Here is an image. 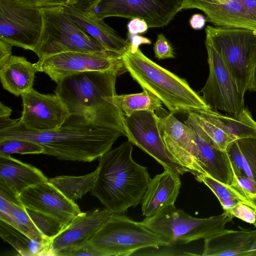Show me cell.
Returning a JSON list of instances; mask_svg holds the SVG:
<instances>
[{"label": "cell", "instance_id": "obj_2", "mask_svg": "<svg viewBox=\"0 0 256 256\" xmlns=\"http://www.w3.org/2000/svg\"><path fill=\"white\" fill-rule=\"evenodd\" d=\"M133 145L128 140L99 158L90 194L112 214H124L141 203L151 179L147 168L133 160Z\"/></svg>", "mask_w": 256, "mask_h": 256}, {"label": "cell", "instance_id": "obj_25", "mask_svg": "<svg viewBox=\"0 0 256 256\" xmlns=\"http://www.w3.org/2000/svg\"><path fill=\"white\" fill-rule=\"evenodd\" d=\"M0 236L23 256H48L50 242L32 239L8 222L0 220Z\"/></svg>", "mask_w": 256, "mask_h": 256}, {"label": "cell", "instance_id": "obj_26", "mask_svg": "<svg viewBox=\"0 0 256 256\" xmlns=\"http://www.w3.org/2000/svg\"><path fill=\"white\" fill-rule=\"evenodd\" d=\"M210 112L222 130L234 140L256 138V122L247 108L234 116L212 109Z\"/></svg>", "mask_w": 256, "mask_h": 256}, {"label": "cell", "instance_id": "obj_4", "mask_svg": "<svg viewBox=\"0 0 256 256\" xmlns=\"http://www.w3.org/2000/svg\"><path fill=\"white\" fill-rule=\"evenodd\" d=\"M123 59L132 78L142 90L157 96L172 114L211 109L185 79L150 60L139 48L133 52L129 47Z\"/></svg>", "mask_w": 256, "mask_h": 256}, {"label": "cell", "instance_id": "obj_42", "mask_svg": "<svg viewBox=\"0 0 256 256\" xmlns=\"http://www.w3.org/2000/svg\"><path fill=\"white\" fill-rule=\"evenodd\" d=\"M237 180L240 186L246 192L256 194V182L250 179L246 176L237 178Z\"/></svg>", "mask_w": 256, "mask_h": 256}, {"label": "cell", "instance_id": "obj_40", "mask_svg": "<svg viewBox=\"0 0 256 256\" xmlns=\"http://www.w3.org/2000/svg\"><path fill=\"white\" fill-rule=\"evenodd\" d=\"M104 256L103 254L97 250L90 242L74 250L70 256Z\"/></svg>", "mask_w": 256, "mask_h": 256}, {"label": "cell", "instance_id": "obj_27", "mask_svg": "<svg viewBox=\"0 0 256 256\" xmlns=\"http://www.w3.org/2000/svg\"><path fill=\"white\" fill-rule=\"evenodd\" d=\"M106 100L118 107L125 116H130L136 111L156 112L162 108V101L146 90H143L140 93L116 94Z\"/></svg>", "mask_w": 256, "mask_h": 256}, {"label": "cell", "instance_id": "obj_30", "mask_svg": "<svg viewBox=\"0 0 256 256\" xmlns=\"http://www.w3.org/2000/svg\"><path fill=\"white\" fill-rule=\"evenodd\" d=\"M210 110L189 113L199 126L218 149L226 151L228 145L235 140L220 126L210 112Z\"/></svg>", "mask_w": 256, "mask_h": 256}, {"label": "cell", "instance_id": "obj_13", "mask_svg": "<svg viewBox=\"0 0 256 256\" xmlns=\"http://www.w3.org/2000/svg\"><path fill=\"white\" fill-rule=\"evenodd\" d=\"M184 0H100L94 13L100 19L120 17L144 20L148 28L167 26L180 10Z\"/></svg>", "mask_w": 256, "mask_h": 256}, {"label": "cell", "instance_id": "obj_47", "mask_svg": "<svg viewBox=\"0 0 256 256\" xmlns=\"http://www.w3.org/2000/svg\"><path fill=\"white\" fill-rule=\"evenodd\" d=\"M252 75L250 90L256 92V46L252 56Z\"/></svg>", "mask_w": 256, "mask_h": 256}, {"label": "cell", "instance_id": "obj_21", "mask_svg": "<svg viewBox=\"0 0 256 256\" xmlns=\"http://www.w3.org/2000/svg\"><path fill=\"white\" fill-rule=\"evenodd\" d=\"M202 256H256V230L224 229L204 239Z\"/></svg>", "mask_w": 256, "mask_h": 256}, {"label": "cell", "instance_id": "obj_1", "mask_svg": "<svg viewBox=\"0 0 256 256\" xmlns=\"http://www.w3.org/2000/svg\"><path fill=\"white\" fill-rule=\"evenodd\" d=\"M121 136L120 131L100 126L84 116L70 114L58 129L38 132L26 128L19 118L12 125L0 130V140L16 138L36 142L42 154L58 160L91 162L111 150Z\"/></svg>", "mask_w": 256, "mask_h": 256}, {"label": "cell", "instance_id": "obj_23", "mask_svg": "<svg viewBox=\"0 0 256 256\" xmlns=\"http://www.w3.org/2000/svg\"><path fill=\"white\" fill-rule=\"evenodd\" d=\"M180 175L170 169L164 168L162 173L150 179L141 202L142 214L146 218L174 204L182 184Z\"/></svg>", "mask_w": 256, "mask_h": 256}, {"label": "cell", "instance_id": "obj_14", "mask_svg": "<svg viewBox=\"0 0 256 256\" xmlns=\"http://www.w3.org/2000/svg\"><path fill=\"white\" fill-rule=\"evenodd\" d=\"M20 96L22 110L19 122L30 130H56L70 114L66 104L55 93L43 94L32 88Z\"/></svg>", "mask_w": 256, "mask_h": 256}, {"label": "cell", "instance_id": "obj_51", "mask_svg": "<svg viewBox=\"0 0 256 256\" xmlns=\"http://www.w3.org/2000/svg\"><path fill=\"white\" fill-rule=\"evenodd\" d=\"M82 0H68V4L76 6Z\"/></svg>", "mask_w": 256, "mask_h": 256}, {"label": "cell", "instance_id": "obj_34", "mask_svg": "<svg viewBox=\"0 0 256 256\" xmlns=\"http://www.w3.org/2000/svg\"><path fill=\"white\" fill-rule=\"evenodd\" d=\"M246 176L256 182V138L237 140Z\"/></svg>", "mask_w": 256, "mask_h": 256}, {"label": "cell", "instance_id": "obj_3", "mask_svg": "<svg viewBox=\"0 0 256 256\" xmlns=\"http://www.w3.org/2000/svg\"><path fill=\"white\" fill-rule=\"evenodd\" d=\"M118 76L112 72L90 71L67 76L54 90L70 114H80L100 126L120 132L126 136L124 115L106 98L116 94Z\"/></svg>", "mask_w": 256, "mask_h": 256}, {"label": "cell", "instance_id": "obj_24", "mask_svg": "<svg viewBox=\"0 0 256 256\" xmlns=\"http://www.w3.org/2000/svg\"><path fill=\"white\" fill-rule=\"evenodd\" d=\"M38 70L34 64L21 56H12L0 68V78L4 89L18 96L33 88L35 74Z\"/></svg>", "mask_w": 256, "mask_h": 256}, {"label": "cell", "instance_id": "obj_7", "mask_svg": "<svg viewBox=\"0 0 256 256\" xmlns=\"http://www.w3.org/2000/svg\"><path fill=\"white\" fill-rule=\"evenodd\" d=\"M89 242L104 256H128L143 248L171 246L142 222L118 214H112Z\"/></svg>", "mask_w": 256, "mask_h": 256}, {"label": "cell", "instance_id": "obj_50", "mask_svg": "<svg viewBox=\"0 0 256 256\" xmlns=\"http://www.w3.org/2000/svg\"><path fill=\"white\" fill-rule=\"evenodd\" d=\"M12 109L2 102H0V117H8L12 114Z\"/></svg>", "mask_w": 256, "mask_h": 256}, {"label": "cell", "instance_id": "obj_22", "mask_svg": "<svg viewBox=\"0 0 256 256\" xmlns=\"http://www.w3.org/2000/svg\"><path fill=\"white\" fill-rule=\"evenodd\" d=\"M64 6L71 19L106 50L124 54L129 48V40L121 36L103 20L98 18L94 11L85 12L68 4Z\"/></svg>", "mask_w": 256, "mask_h": 256}, {"label": "cell", "instance_id": "obj_16", "mask_svg": "<svg viewBox=\"0 0 256 256\" xmlns=\"http://www.w3.org/2000/svg\"><path fill=\"white\" fill-rule=\"evenodd\" d=\"M112 214L105 208L82 212L51 240L48 256H70L88 243Z\"/></svg>", "mask_w": 256, "mask_h": 256}, {"label": "cell", "instance_id": "obj_15", "mask_svg": "<svg viewBox=\"0 0 256 256\" xmlns=\"http://www.w3.org/2000/svg\"><path fill=\"white\" fill-rule=\"evenodd\" d=\"M156 113L159 118L164 140L176 160L194 176L206 174L196 158L194 130L163 108Z\"/></svg>", "mask_w": 256, "mask_h": 256}, {"label": "cell", "instance_id": "obj_20", "mask_svg": "<svg viewBox=\"0 0 256 256\" xmlns=\"http://www.w3.org/2000/svg\"><path fill=\"white\" fill-rule=\"evenodd\" d=\"M48 182L38 168L10 156L0 155V196L22 206L19 194L30 186Z\"/></svg>", "mask_w": 256, "mask_h": 256}, {"label": "cell", "instance_id": "obj_46", "mask_svg": "<svg viewBox=\"0 0 256 256\" xmlns=\"http://www.w3.org/2000/svg\"><path fill=\"white\" fill-rule=\"evenodd\" d=\"M206 19L204 16L200 14H193L190 20L191 28L194 30H200L205 25Z\"/></svg>", "mask_w": 256, "mask_h": 256}, {"label": "cell", "instance_id": "obj_37", "mask_svg": "<svg viewBox=\"0 0 256 256\" xmlns=\"http://www.w3.org/2000/svg\"><path fill=\"white\" fill-rule=\"evenodd\" d=\"M228 212L234 218H237L248 223L254 224L256 222V212L244 202L239 204Z\"/></svg>", "mask_w": 256, "mask_h": 256}, {"label": "cell", "instance_id": "obj_36", "mask_svg": "<svg viewBox=\"0 0 256 256\" xmlns=\"http://www.w3.org/2000/svg\"><path fill=\"white\" fill-rule=\"evenodd\" d=\"M154 51L155 57L158 60L175 58L172 46L162 33L157 36L154 44Z\"/></svg>", "mask_w": 256, "mask_h": 256}, {"label": "cell", "instance_id": "obj_33", "mask_svg": "<svg viewBox=\"0 0 256 256\" xmlns=\"http://www.w3.org/2000/svg\"><path fill=\"white\" fill-rule=\"evenodd\" d=\"M44 152L40 145L30 140L16 138L0 140V155L42 154Z\"/></svg>", "mask_w": 256, "mask_h": 256}, {"label": "cell", "instance_id": "obj_38", "mask_svg": "<svg viewBox=\"0 0 256 256\" xmlns=\"http://www.w3.org/2000/svg\"><path fill=\"white\" fill-rule=\"evenodd\" d=\"M22 3L40 8L68 4V0H16Z\"/></svg>", "mask_w": 256, "mask_h": 256}, {"label": "cell", "instance_id": "obj_32", "mask_svg": "<svg viewBox=\"0 0 256 256\" xmlns=\"http://www.w3.org/2000/svg\"><path fill=\"white\" fill-rule=\"evenodd\" d=\"M25 208L40 232L50 240L65 227L61 222L51 216L34 210Z\"/></svg>", "mask_w": 256, "mask_h": 256}, {"label": "cell", "instance_id": "obj_35", "mask_svg": "<svg viewBox=\"0 0 256 256\" xmlns=\"http://www.w3.org/2000/svg\"><path fill=\"white\" fill-rule=\"evenodd\" d=\"M226 152L236 178L246 176L242 164V153L237 140L232 142L228 145Z\"/></svg>", "mask_w": 256, "mask_h": 256}, {"label": "cell", "instance_id": "obj_18", "mask_svg": "<svg viewBox=\"0 0 256 256\" xmlns=\"http://www.w3.org/2000/svg\"><path fill=\"white\" fill-rule=\"evenodd\" d=\"M190 8L203 12L206 21L216 26L256 30V17L240 0H184L182 10Z\"/></svg>", "mask_w": 256, "mask_h": 256}, {"label": "cell", "instance_id": "obj_12", "mask_svg": "<svg viewBox=\"0 0 256 256\" xmlns=\"http://www.w3.org/2000/svg\"><path fill=\"white\" fill-rule=\"evenodd\" d=\"M205 45L209 75L200 90L202 98L212 110L236 116L245 107L244 96L216 50L206 40Z\"/></svg>", "mask_w": 256, "mask_h": 256}, {"label": "cell", "instance_id": "obj_17", "mask_svg": "<svg viewBox=\"0 0 256 256\" xmlns=\"http://www.w3.org/2000/svg\"><path fill=\"white\" fill-rule=\"evenodd\" d=\"M18 198L24 208L51 216L65 226L82 212L75 202L67 198L49 182L28 187Z\"/></svg>", "mask_w": 256, "mask_h": 256}, {"label": "cell", "instance_id": "obj_8", "mask_svg": "<svg viewBox=\"0 0 256 256\" xmlns=\"http://www.w3.org/2000/svg\"><path fill=\"white\" fill-rule=\"evenodd\" d=\"M208 40L221 56L240 94L250 90L252 56L256 46V30L212 26L205 28Z\"/></svg>", "mask_w": 256, "mask_h": 256}, {"label": "cell", "instance_id": "obj_45", "mask_svg": "<svg viewBox=\"0 0 256 256\" xmlns=\"http://www.w3.org/2000/svg\"><path fill=\"white\" fill-rule=\"evenodd\" d=\"M100 0H82L77 5L74 6L80 10L88 12L94 11Z\"/></svg>", "mask_w": 256, "mask_h": 256}, {"label": "cell", "instance_id": "obj_9", "mask_svg": "<svg viewBox=\"0 0 256 256\" xmlns=\"http://www.w3.org/2000/svg\"><path fill=\"white\" fill-rule=\"evenodd\" d=\"M34 64L38 72L45 73L56 84L67 76L82 72H109L119 76L128 72L123 54L108 50L64 52L46 57Z\"/></svg>", "mask_w": 256, "mask_h": 256}, {"label": "cell", "instance_id": "obj_11", "mask_svg": "<svg viewBox=\"0 0 256 256\" xmlns=\"http://www.w3.org/2000/svg\"><path fill=\"white\" fill-rule=\"evenodd\" d=\"M124 127L128 140L154 158L164 168L182 175L188 172L167 148L154 112L136 111L130 116H124Z\"/></svg>", "mask_w": 256, "mask_h": 256}, {"label": "cell", "instance_id": "obj_28", "mask_svg": "<svg viewBox=\"0 0 256 256\" xmlns=\"http://www.w3.org/2000/svg\"><path fill=\"white\" fill-rule=\"evenodd\" d=\"M0 211L8 214L2 220L23 232L29 237L40 242H51L38 230L23 206L10 202L0 196Z\"/></svg>", "mask_w": 256, "mask_h": 256}, {"label": "cell", "instance_id": "obj_29", "mask_svg": "<svg viewBox=\"0 0 256 256\" xmlns=\"http://www.w3.org/2000/svg\"><path fill=\"white\" fill-rule=\"evenodd\" d=\"M96 174V169L92 172L80 176H57L48 178V182L67 198L74 202L92 190Z\"/></svg>", "mask_w": 256, "mask_h": 256}, {"label": "cell", "instance_id": "obj_6", "mask_svg": "<svg viewBox=\"0 0 256 256\" xmlns=\"http://www.w3.org/2000/svg\"><path fill=\"white\" fill-rule=\"evenodd\" d=\"M234 218L228 212L207 218H196L174 204L164 207L156 214L146 218L142 224L166 239L171 246L205 239L225 229Z\"/></svg>", "mask_w": 256, "mask_h": 256}, {"label": "cell", "instance_id": "obj_49", "mask_svg": "<svg viewBox=\"0 0 256 256\" xmlns=\"http://www.w3.org/2000/svg\"><path fill=\"white\" fill-rule=\"evenodd\" d=\"M246 194L248 200L249 202L248 206L252 208L256 212V194H252L246 192ZM254 225L256 228V222Z\"/></svg>", "mask_w": 256, "mask_h": 256}, {"label": "cell", "instance_id": "obj_41", "mask_svg": "<svg viewBox=\"0 0 256 256\" xmlns=\"http://www.w3.org/2000/svg\"><path fill=\"white\" fill-rule=\"evenodd\" d=\"M12 46L0 39V68L12 56Z\"/></svg>", "mask_w": 256, "mask_h": 256}, {"label": "cell", "instance_id": "obj_48", "mask_svg": "<svg viewBox=\"0 0 256 256\" xmlns=\"http://www.w3.org/2000/svg\"><path fill=\"white\" fill-rule=\"evenodd\" d=\"M246 9L256 17V0H240Z\"/></svg>", "mask_w": 256, "mask_h": 256}, {"label": "cell", "instance_id": "obj_10", "mask_svg": "<svg viewBox=\"0 0 256 256\" xmlns=\"http://www.w3.org/2000/svg\"><path fill=\"white\" fill-rule=\"evenodd\" d=\"M42 26L41 8L16 0H0V39L34 51Z\"/></svg>", "mask_w": 256, "mask_h": 256}, {"label": "cell", "instance_id": "obj_44", "mask_svg": "<svg viewBox=\"0 0 256 256\" xmlns=\"http://www.w3.org/2000/svg\"><path fill=\"white\" fill-rule=\"evenodd\" d=\"M218 200H219L224 212L230 211L232 209L241 202H244L248 204L246 202L236 198H221L218 199Z\"/></svg>", "mask_w": 256, "mask_h": 256}, {"label": "cell", "instance_id": "obj_19", "mask_svg": "<svg viewBox=\"0 0 256 256\" xmlns=\"http://www.w3.org/2000/svg\"><path fill=\"white\" fill-rule=\"evenodd\" d=\"M184 124L194 132L196 158L206 174L226 184L238 186L237 178L226 152L216 147L190 114Z\"/></svg>", "mask_w": 256, "mask_h": 256}, {"label": "cell", "instance_id": "obj_5", "mask_svg": "<svg viewBox=\"0 0 256 256\" xmlns=\"http://www.w3.org/2000/svg\"><path fill=\"white\" fill-rule=\"evenodd\" d=\"M41 13L42 30L33 51L38 60L66 52L106 50L71 19L64 6L42 8Z\"/></svg>", "mask_w": 256, "mask_h": 256}, {"label": "cell", "instance_id": "obj_43", "mask_svg": "<svg viewBox=\"0 0 256 256\" xmlns=\"http://www.w3.org/2000/svg\"><path fill=\"white\" fill-rule=\"evenodd\" d=\"M128 40L130 42V48L132 51H135L142 44H151V40L147 38L138 34H128Z\"/></svg>", "mask_w": 256, "mask_h": 256}, {"label": "cell", "instance_id": "obj_39", "mask_svg": "<svg viewBox=\"0 0 256 256\" xmlns=\"http://www.w3.org/2000/svg\"><path fill=\"white\" fill-rule=\"evenodd\" d=\"M128 34H138L146 32L148 28L146 22L142 19H131L128 24Z\"/></svg>", "mask_w": 256, "mask_h": 256}, {"label": "cell", "instance_id": "obj_31", "mask_svg": "<svg viewBox=\"0 0 256 256\" xmlns=\"http://www.w3.org/2000/svg\"><path fill=\"white\" fill-rule=\"evenodd\" d=\"M199 182L206 184L215 194L218 199L232 198L242 200L249 204L246 195V192L240 186H230L215 180L206 174L195 176Z\"/></svg>", "mask_w": 256, "mask_h": 256}]
</instances>
